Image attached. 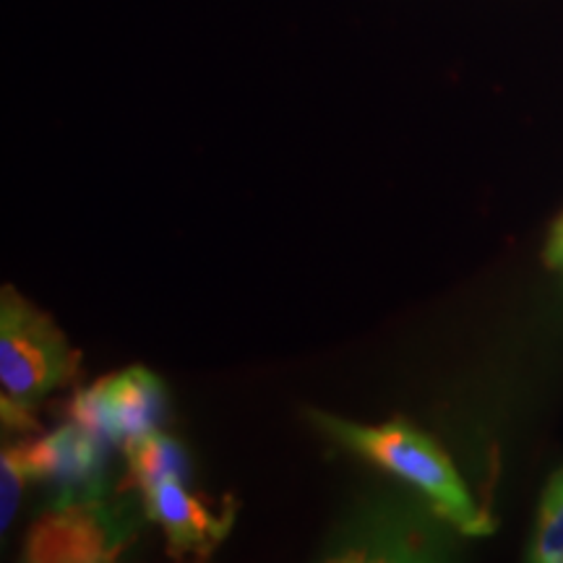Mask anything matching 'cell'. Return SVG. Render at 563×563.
Masks as SVG:
<instances>
[{"label": "cell", "instance_id": "7", "mask_svg": "<svg viewBox=\"0 0 563 563\" xmlns=\"http://www.w3.org/2000/svg\"><path fill=\"white\" fill-rule=\"evenodd\" d=\"M125 456H129L131 475L141 490L165 481H186V454H183L180 443L173 441L170 435L159 431L136 435V439L125 443Z\"/></svg>", "mask_w": 563, "mask_h": 563}, {"label": "cell", "instance_id": "8", "mask_svg": "<svg viewBox=\"0 0 563 563\" xmlns=\"http://www.w3.org/2000/svg\"><path fill=\"white\" fill-rule=\"evenodd\" d=\"M530 559L540 563H563V470L551 477L540 501Z\"/></svg>", "mask_w": 563, "mask_h": 563}, {"label": "cell", "instance_id": "9", "mask_svg": "<svg viewBox=\"0 0 563 563\" xmlns=\"http://www.w3.org/2000/svg\"><path fill=\"white\" fill-rule=\"evenodd\" d=\"M0 470H3L0 473V490H3L0 493V525H3V530H9L13 514L19 509L21 493H24V485L30 481V473H26L16 446L5 449L3 460H0Z\"/></svg>", "mask_w": 563, "mask_h": 563}, {"label": "cell", "instance_id": "3", "mask_svg": "<svg viewBox=\"0 0 563 563\" xmlns=\"http://www.w3.org/2000/svg\"><path fill=\"white\" fill-rule=\"evenodd\" d=\"M141 511L133 501H87L53 506L26 534L24 561L34 563H104L115 561L133 543Z\"/></svg>", "mask_w": 563, "mask_h": 563}, {"label": "cell", "instance_id": "6", "mask_svg": "<svg viewBox=\"0 0 563 563\" xmlns=\"http://www.w3.org/2000/svg\"><path fill=\"white\" fill-rule=\"evenodd\" d=\"M141 496H144V514L165 530L175 555L194 553L207 559L228 538L235 519V506L230 504L222 514H217L194 498L183 481L157 483L141 490Z\"/></svg>", "mask_w": 563, "mask_h": 563}, {"label": "cell", "instance_id": "1", "mask_svg": "<svg viewBox=\"0 0 563 563\" xmlns=\"http://www.w3.org/2000/svg\"><path fill=\"white\" fill-rule=\"evenodd\" d=\"M313 420L342 446L415 485L431 501L433 511L460 532L488 534L493 530L488 514L477 509L452 460L441 452L439 443L412 426L399 420L386 426H357L321 412H313Z\"/></svg>", "mask_w": 563, "mask_h": 563}, {"label": "cell", "instance_id": "2", "mask_svg": "<svg viewBox=\"0 0 563 563\" xmlns=\"http://www.w3.org/2000/svg\"><path fill=\"white\" fill-rule=\"evenodd\" d=\"M79 355L53 319L37 311L13 287L0 298V407L11 431L34 428L32 412L47 394L68 384Z\"/></svg>", "mask_w": 563, "mask_h": 563}, {"label": "cell", "instance_id": "10", "mask_svg": "<svg viewBox=\"0 0 563 563\" xmlns=\"http://www.w3.org/2000/svg\"><path fill=\"white\" fill-rule=\"evenodd\" d=\"M545 262H548V266H553V269L563 272V217H561V222L553 228L551 241H548Z\"/></svg>", "mask_w": 563, "mask_h": 563}, {"label": "cell", "instance_id": "4", "mask_svg": "<svg viewBox=\"0 0 563 563\" xmlns=\"http://www.w3.org/2000/svg\"><path fill=\"white\" fill-rule=\"evenodd\" d=\"M165 412V389L146 368H129L76 394L70 420L104 443H129L157 431Z\"/></svg>", "mask_w": 563, "mask_h": 563}, {"label": "cell", "instance_id": "5", "mask_svg": "<svg viewBox=\"0 0 563 563\" xmlns=\"http://www.w3.org/2000/svg\"><path fill=\"white\" fill-rule=\"evenodd\" d=\"M104 441L70 422L45 439L16 446L30 481L51 483L58 490V504L87 501L102 496Z\"/></svg>", "mask_w": 563, "mask_h": 563}]
</instances>
